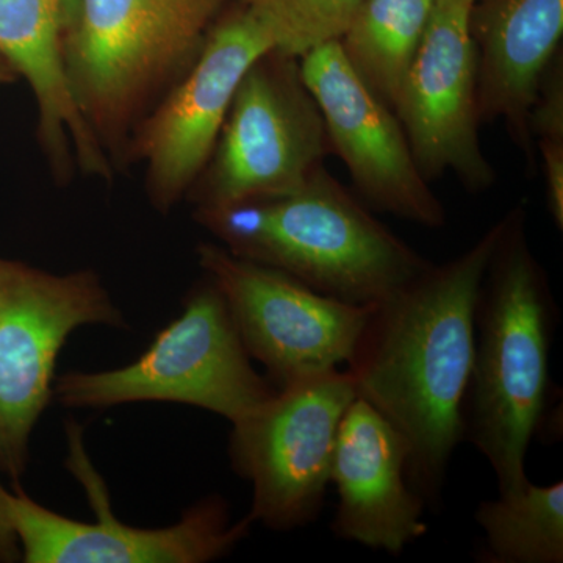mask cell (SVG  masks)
<instances>
[{"instance_id":"cell-1","label":"cell","mask_w":563,"mask_h":563,"mask_svg":"<svg viewBox=\"0 0 563 563\" xmlns=\"http://www.w3.org/2000/svg\"><path fill=\"white\" fill-rule=\"evenodd\" d=\"M504 218L453 261L422 272L373 303L346 372L357 398L402 437L407 477L428 509L442 504L448 468L463 440L477 299Z\"/></svg>"},{"instance_id":"cell-2","label":"cell","mask_w":563,"mask_h":563,"mask_svg":"<svg viewBox=\"0 0 563 563\" xmlns=\"http://www.w3.org/2000/svg\"><path fill=\"white\" fill-rule=\"evenodd\" d=\"M523 206L504 229L477 299L474 361L463 439L490 463L499 493L525 487L526 455L539 431L550 391L555 303L547 273L526 236Z\"/></svg>"},{"instance_id":"cell-3","label":"cell","mask_w":563,"mask_h":563,"mask_svg":"<svg viewBox=\"0 0 563 563\" xmlns=\"http://www.w3.org/2000/svg\"><path fill=\"white\" fill-rule=\"evenodd\" d=\"M240 258L280 269L313 290L373 306L429 265L320 166L279 198L198 210Z\"/></svg>"},{"instance_id":"cell-4","label":"cell","mask_w":563,"mask_h":563,"mask_svg":"<svg viewBox=\"0 0 563 563\" xmlns=\"http://www.w3.org/2000/svg\"><path fill=\"white\" fill-rule=\"evenodd\" d=\"M225 0H76L66 77L103 147L125 132L166 81L187 70Z\"/></svg>"},{"instance_id":"cell-5","label":"cell","mask_w":563,"mask_h":563,"mask_svg":"<svg viewBox=\"0 0 563 563\" xmlns=\"http://www.w3.org/2000/svg\"><path fill=\"white\" fill-rule=\"evenodd\" d=\"M276 391L251 365L231 310L210 280L191 292L180 317L155 336L139 361L107 372L65 374L54 387L58 401L76 409L180 402L221 415L232 424Z\"/></svg>"},{"instance_id":"cell-6","label":"cell","mask_w":563,"mask_h":563,"mask_svg":"<svg viewBox=\"0 0 563 563\" xmlns=\"http://www.w3.org/2000/svg\"><path fill=\"white\" fill-rule=\"evenodd\" d=\"M329 152L299 58L266 52L240 81L213 154L191 188L198 210L290 195Z\"/></svg>"},{"instance_id":"cell-7","label":"cell","mask_w":563,"mask_h":563,"mask_svg":"<svg viewBox=\"0 0 563 563\" xmlns=\"http://www.w3.org/2000/svg\"><path fill=\"white\" fill-rule=\"evenodd\" d=\"M87 324H124L95 273L58 276L0 258V470L14 479L54 395L58 352Z\"/></svg>"},{"instance_id":"cell-8","label":"cell","mask_w":563,"mask_h":563,"mask_svg":"<svg viewBox=\"0 0 563 563\" xmlns=\"http://www.w3.org/2000/svg\"><path fill=\"white\" fill-rule=\"evenodd\" d=\"M355 398L350 373L336 368L277 387L232 424L231 459L252 484L254 523L290 531L320 515L340 421Z\"/></svg>"},{"instance_id":"cell-9","label":"cell","mask_w":563,"mask_h":563,"mask_svg":"<svg viewBox=\"0 0 563 563\" xmlns=\"http://www.w3.org/2000/svg\"><path fill=\"white\" fill-rule=\"evenodd\" d=\"M79 426L68 428V465L96 515L84 523L51 512L24 493H10L11 525L27 563H203L222 558L242 542L254 521L231 525L220 499L192 507L180 523L162 529L124 525L111 512L109 493L92 465Z\"/></svg>"},{"instance_id":"cell-10","label":"cell","mask_w":563,"mask_h":563,"mask_svg":"<svg viewBox=\"0 0 563 563\" xmlns=\"http://www.w3.org/2000/svg\"><path fill=\"white\" fill-rule=\"evenodd\" d=\"M198 255L251 358L268 368L276 387L350 361L372 306L322 295L290 274L217 244H201Z\"/></svg>"},{"instance_id":"cell-11","label":"cell","mask_w":563,"mask_h":563,"mask_svg":"<svg viewBox=\"0 0 563 563\" xmlns=\"http://www.w3.org/2000/svg\"><path fill=\"white\" fill-rule=\"evenodd\" d=\"M273 41L243 9L211 25L201 51L133 135V158L146 166L147 191L163 211L191 191L220 139L233 96Z\"/></svg>"},{"instance_id":"cell-12","label":"cell","mask_w":563,"mask_h":563,"mask_svg":"<svg viewBox=\"0 0 563 563\" xmlns=\"http://www.w3.org/2000/svg\"><path fill=\"white\" fill-rule=\"evenodd\" d=\"M303 84L320 107L329 146L372 209L429 229L446 210L422 177L395 111L352 69L339 41L299 58Z\"/></svg>"},{"instance_id":"cell-13","label":"cell","mask_w":563,"mask_h":563,"mask_svg":"<svg viewBox=\"0 0 563 563\" xmlns=\"http://www.w3.org/2000/svg\"><path fill=\"white\" fill-rule=\"evenodd\" d=\"M474 3L437 2L428 31L393 111L426 180L454 174L472 192L488 190L496 172L481 147Z\"/></svg>"},{"instance_id":"cell-14","label":"cell","mask_w":563,"mask_h":563,"mask_svg":"<svg viewBox=\"0 0 563 563\" xmlns=\"http://www.w3.org/2000/svg\"><path fill=\"white\" fill-rule=\"evenodd\" d=\"M407 457L390 422L355 398L340 421L332 453L339 503L331 528L339 539L396 555L428 532V506L409 483Z\"/></svg>"},{"instance_id":"cell-15","label":"cell","mask_w":563,"mask_h":563,"mask_svg":"<svg viewBox=\"0 0 563 563\" xmlns=\"http://www.w3.org/2000/svg\"><path fill=\"white\" fill-rule=\"evenodd\" d=\"M481 122L501 121L528 168H537L529 114L561 49L563 0H479L470 10Z\"/></svg>"},{"instance_id":"cell-16","label":"cell","mask_w":563,"mask_h":563,"mask_svg":"<svg viewBox=\"0 0 563 563\" xmlns=\"http://www.w3.org/2000/svg\"><path fill=\"white\" fill-rule=\"evenodd\" d=\"M76 0H0V57L31 85L38 107L41 144L52 168L109 179V154L77 107L66 77V32Z\"/></svg>"},{"instance_id":"cell-17","label":"cell","mask_w":563,"mask_h":563,"mask_svg":"<svg viewBox=\"0 0 563 563\" xmlns=\"http://www.w3.org/2000/svg\"><path fill=\"white\" fill-rule=\"evenodd\" d=\"M437 0H361L340 38L344 57L387 106L420 49Z\"/></svg>"},{"instance_id":"cell-18","label":"cell","mask_w":563,"mask_h":563,"mask_svg":"<svg viewBox=\"0 0 563 563\" xmlns=\"http://www.w3.org/2000/svg\"><path fill=\"white\" fill-rule=\"evenodd\" d=\"M485 533L481 561L488 563L563 562V483L499 493L476 510Z\"/></svg>"},{"instance_id":"cell-19","label":"cell","mask_w":563,"mask_h":563,"mask_svg":"<svg viewBox=\"0 0 563 563\" xmlns=\"http://www.w3.org/2000/svg\"><path fill=\"white\" fill-rule=\"evenodd\" d=\"M361 0H243L273 41L274 51L301 58L340 41Z\"/></svg>"},{"instance_id":"cell-20","label":"cell","mask_w":563,"mask_h":563,"mask_svg":"<svg viewBox=\"0 0 563 563\" xmlns=\"http://www.w3.org/2000/svg\"><path fill=\"white\" fill-rule=\"evenodd\" d=\"M533 143L563 141V55L555 52L544 69L531 114H529Z\"/></svg>"},{"instance_id":"cell-21","label":"cell","mask_w":563,"mask_h":563,"mask_svg":"<svg viewBox=\"0 0 563 563\" xmlns=\"http://www.w3.org/2000/svg\"><path fill=\"white\" fill-rule=\"evenodd\" d=\"M10 493L0 485V562H11L20 555V543L11 525L9 512Z\"/></svg>"},{"instance_id":"cell-22","label":"cell","mask_w":563,"mask_h":563,"mask_svg":"<svg viewBox=\"0 0 563 563\" xmlns=\"http://www.w3.org/2000/svg\"><path fill=\"white\" fill-rule=\"evenodd\" d=\"M14 79H18L16 73L11 69L9 63L0 57V85L10 84V81H13Z\"/></svg>"},{"instance_id":"cell-23","label":"cell","mask_w":563,"mask_h":563,"mask_svg":"<svg viewBox=\"0 0 563 563\" xmlns=\"http://www.w3.org/2000/svg\"><path fill=\"white\" fill-rule=\"evenodd\" d=\"M437 2H466V3H476L479 0H437Z\"/></svg>"}]
</instances>
